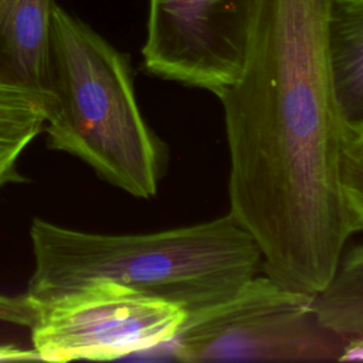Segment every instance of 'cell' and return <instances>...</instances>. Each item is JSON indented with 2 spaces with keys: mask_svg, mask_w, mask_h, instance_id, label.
I'll use <instances>...</instances> for the list:
<instances>
[{
  "mask_svg": "<svg viewBox=\"0 0 363 363\" xmlns=\"http://www.w3.org/2000/svg\"><path fill=\"white\" fill-rule=\"evenodd\" d=\"M332 1L258 0L241 74L216 95L230 213L257 240L267 275L313 295L352 235L339 187L346 129L329 68Z\"/></svg>",
  "mask_w": 363,
  "mask_h": 363,
  "instance_id": "cell-1",
  "label": "cell"
},
{
  "mask_svg": "<svg viewBox=\"0 0 363 363\" xmlns=\"http://www.w3.org/2000/svg\"><path fill=\"white\" fill-rule=\"evenodd\" d=\"M30 238L34 269L26 295L35 305L106 281L166 301L190 318L234 296L262 267L257 240L230 211L147 234L85 233L35 217Z\"/></svg>",
  "mask_w": 363,
  "mask_h": 363,
  "instance_id": "cell-2",
  "label": "cell"
},
{
  "mask_svg": "<svg viewBox=\"0 0 363 363\" xmlns=\"http://www.w3.org/2000/svg\"><path fill=\"white\" fill-rule=\"evenodd\" d=\"M47 118L51 149L67 152L115 187L153 197L167 147L146 123L128 55L61 6L52 13Z\"/></svg>",
  "mask_w": 363,
  "mask_h": 363,
  "instance_id": "cell-3",
  "label": "cell"
},
{
  "mask_svg": "<svg viewBox=\"0 0 363 363\" xmlns=\"http://www.w3.org/2000/svg\"><path fill=\"white\" fill-rule=\"evenodd\" d=\"M315 298L257 274L225 302L186 318L164 346L182 362H340L349 339L320 320Z\"/></svg>",
  "mask_w": 363,
  "mask_h": 363,
  "instance_id": "cell-4",
  "label": "cell"
},
{
  "mask_svg": "<svg viewBox=\"0 0 363 363\" xmlns=\"http://www.w3.org/2000/svg\"><path fill=\"white\" fill-rule=\"evenodd\" d=\"M184 320L166 301L102 281L37 305L30 328L40 360H112L167 345Z\"/></svg>",
  "mask_w": 363,
  "mask_h": 363,
  "instance_id": "cell-5",
  "label": "cell"
},
{
  "mask_svg": "<svg viewBox=\"0 0 363 363\" xmlns=\"http://www.w3.org/2000/svg\"><path fill=\"white\" fill-rule=\"evenodd\" d=\"M258 0H149L145 69L217 95L244 67Z\"/></svg>",
  "mask_w": 363,
  "mask_h": 363,
  "instance_id": "cell-6",
  "label": "cell"
},
{
  "mask_svg": "<svg viewBox=\"0 0 363 363\" xmlns=\"http://www.w3.org/2000/svg\"><path fill=\"white\" fill-rule=\"evenodd\" d=\"M55 0H0V79L47 92Z\"/></svg>",
  "mask_w": 363,
  "mask_h": 363,
  "instance_id": "cell-7",
  "label": "cell"
},
{
  "mask_svg": "<svg viewBox=\"0 0 363 363\" xmlns=\"http://www.w3.org/2000/svg\"><path fill=\"white\" fill-rule=\"evenodd\" d=\"M332 88L346 132H363V0H333L328 26Z\"/></svg>",
  "mask_w": 363,
  "mask_h": 363,
  "instance_id": "cell-8",
  "label": "cell"
},
{
  "mask_svg": "<svg viewBox=\"0 0 363 363\" xmlns=\"http://www.w3.org/2000/svg\"><path fill=\"white\" fill-rule=\"evenodd\" d=\"M50 92L0 79V189L23 180L17 163L43 132Z\"/></svg>",
  "mask_w": 363,
  "mask_h": 363,
  "instance_id": "cell-9",
  "label": "cell"
},
{
  "mask_svg": "<svg viewBox=\"0 0 363 363\" xmlns=\"http://www.w3.org/2000/svg\"><path fill=\"white\" fill-rule=\"evenodd\" d=\"M320 320L347 339L363 336V242L345 248L323 291L316 294Z\"/></svg>",
  "mask_w": 363,
  "mask_h": 363,
  "instance_id": "cell-10",
  "label": "cell"
},
{
  "mask_svg": "<svg viewBox=\"0 0 363 363\" xmlns=\"http://www.w3.org/2000/svg\"><path fill=\"white\" fill-rule=\"evenodd\" d=\"M339 187L350 234L363 231V132H346L339 162Z\"/></svg>",
  "mask_w": 363,
  "mask_h": 363,
  "instance_id": "cell-11",
  "label": "cell"
},
{
  "mask_svg": "<svg viewBox=\"0 0 363 363\" xmlns=\"http://www.w3.org/2000/svg\"><path fill=\"white\" fill-rule=\"evenodd\" d=\"M37 316V305L24 295L0 294V322L31 326Z\"/></svg>",
  "mask_w": 363,
  "mask_h": 363,
  "instance_id": "cell-12",
  "label": "cell"
},
{
  "mask_svg": "<svg viewBox=\"0 0 363 363\" xmlns=\"http://www.w3.org/2000/svg\"><path fill=\"white\" fill-rule=\"evenodd\" d=\"M40 360L37 352L18 349L16 346H0V360Z\"/></svg>",
  "mask_w": 363,
  "mask_h": 363,
  "instance_id": "cell-13",
  "label": "cell"
}]
</instances>
